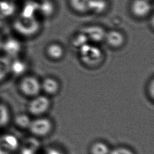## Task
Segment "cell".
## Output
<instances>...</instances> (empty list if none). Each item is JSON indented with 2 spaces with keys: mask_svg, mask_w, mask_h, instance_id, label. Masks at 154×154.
Here are the masks:
<instances>
[{
  "mask_svg": "<svg viewBox=\"0 0 154 154\" xmlns=\"http://www.w3.org/2000/svg\"><path fill=\"white\" fill-rule=\"evenodd\" d=\"M27 64L26 62L19 57L11 60L10 63V75L14 76H23L27 70Z\"/></svg>",
  "mask_w": 154,
  "mask_h": 154,
  "instance_id": "7c38bea8",
  "label": "cell"
},
{
  "mask_svg": "<svg viewBox=\"0 0 154 154\" xmlns=\"http://www.w3.org/2000/svg\"><path fill=\"white\" fill-rule=\"evenodd\" d=\"M72 45L74 48L79 49L80 48L85 45V44L89 43V41L83 31L79 32L76 33L73 37L72 40Z\"/></svg>",
  "mask_w": 154,
  "mask_h": 154,
  "instance_id": "d6986e66",
  "label": "cell"
},
{
  "mask_svg": "<svg viewBox=\"0 0 154 154\" xmlns=\"http://www.w3.org/2000/svg\"><path fill=\"white\" fill-rule=\"evenodd\" d=\"M107 4L106 0H91L90 11L96 14L102 13L106 10Z\"/></svg>",
  "mask_w": 154,
  "mask_h": 154,
  "instance_id": "ffe728a7",
  "label": "cell"
},
{
  "mask_svg": "<svg viewBox=\"0 0 154 154\" xmlns=\"http://www.w3.org/2000/svg\"><path fill=\"white\" fill-rule=\"evenodd\" d=\"M89 151L90 154H109L111 149L105 142L97 141L91 144Z\"/></svg>",
  "mask_w": 154,
  "mask_h": 154,
  "instance_id": "ac0fdd59",
  "label": "cell"
},
{
  "mask_svg": "<svg viewBox=\"0 0 154 154\" xmlns=\"http://www.w3.org/2000/svg\"><path fill=\"white\" fill-rule=\"evenodd\" d=\"M60 85L58 80L53 77L45 78L41 82V89L46 96H54L60 91Z\"/></svg>",
  "mask_w": 154,
  "mask_h": 154,
  "instance_id": "30bf717a",
  "label": "cell"
},
{
  "mask_svg": "<svg viewBox=\"0 0 154 154\" xmlns=\"http://www.w3.org/2000/svg\"><path fill=\"white\" fill-rule=\"evenodd\" d=\"M153 9L150 0H133L130 5V10L137 18H143L149 15Z\"/></svg>",
  "mask_w": 154,
  "mask_h": 154,
  "instance_id": "52a82bcc",
  "label": "cell"
},
{
  "mask_svg": "<svg viewBox=\"0 0 154 154\" xmlns=\"http://www.w3.org/2000/svg\"><path fill=\"white\" fill-rule=\"evenodd\" d=\"M16 10V5L13 0H0V14L5 19L12 17Z\"/></svg>",
  "mask_w": 154,
  "mask_h": 154,
  "instance_id": "5bb4252c",
  "label": "cell"
},
{
  "mask_svg": "<svg viewBox=\"0 0 154 154\" xmlns=\"http://www.w3.org/2000/svg\"><path fill=\"white\" fill-rule=\"evenodd\" d=\"M47 56L51 60H59L64 55V50L63 47L58 43H51L46 48Z\"/></svg>",
  "mask_w": 154,
  "mask_h": 154,
  "instance_id": "4fadbf2b",
  "label": "cell"
},
{
  "mask_svg": "<svg viewBox=\"0 0 154 154\" xmlns=\"http://www.w3.org/2000/svg\"><path fill=\"white\" fill-rule=\"evenodd\" d=\"M12 26L14 31L20 35L30 37L39 31L41 24L37 17H25L19 15L13 20Z\"/></svg>",
  "mask_w": 154,
  "mask_h": 154,
  "instance_id": "6da1fadb",
  "label": "cell"
},
{
  "mask_svg": "<svg viewBox=\"0 0 154 154\" xmlns=\"http://www.w3.org/2000/svg\"><path fill=\"white\" fill-rule=\"evenodd\" d=\"M30 132L34 136L43 138L48 136L53 130L52 121L46 117H35L31 120L28 128Z\"/></svg>",
  "mask_w": 154,
  "mask_h": 154,
  "instance_id": "277c9868",
  "label": "cell"
},
{
  "mask_svg": "<svg viewBox=\"0 0 154 154\" xmlns=\"http://www.w3.org/2000/svg\"><path fill=\"white\" fill-rule=\"evenodd\" d=\"M55 11V5L52 0H41L38 1V13L45 17H50Z\"/></svg>",
  "mask_w": 154,
  "mask_h": 154,
  "instance_id": "9a60e30c",
  "label": "cell"
},
{
  "mask_svg": "<svg viewBox=\"0 0 154 154\" xmlns=\"http://www.w3.org/2000/svg\"><path fill=\"white\" fill-rule=\"evenodd\" d=\"M31 120L28 115L21 114L15 119V123L17 126L22 129H28Z\"/></svg>",
  "mask_w": 154,
  "mask_h": 154,
  "instance_id": "44dd1931",
  "label": "cell"
},
{
  "mask_svg": "<svg viewBox=\"0 0 154 154\" xmlns=\"http://www.w3.org/2000/svg\"><path fill=\"white\" fill-rule=\"evenodd\" d=\"M78 52L81 61L89 67L98 66L103 59V54L100 48L90 42L80 48Z\"/></svg>",
  "mask_w": 154,
  "mask_h": 154,
  "instance_id": "7a4b0ae2",
  "label": "cell"
},
{
  "mask_svg": "<svg viewBox=\"0 0 154 154\" xmlns=\"http://www.w3.org/2000/svg\"><path fill=\"white\" fill-rule=\"evenodd\" d=\"M5 18L0 14V29L2 28L5 24Z\"/></svg>",
  "mask_w": 154,
  "mask_h": 154,
  "instance_id": "cb8c5ba5",
  "label": "cell"
},
{
  "mask_svg": "<svg viewBox=\"0 0 154 154\" xmlns=\"http://www.w3.org/2000/svg\"><path fill=\"white\" fill-rule=\"evenodd\" d=\"M17 88L22 95L31 99L40 94L42 91L41 82L32 75L22 76L18 82Z\"/></svg>",
  "mask_w": 154,
  "mask_h": 154,
  "instance_id": "3957f363",
  "label": "cell"
},
{
  "mask_svg": "<svg viewBox=\"0 0 154 154\" xmlns=\"http://www.w3.org/2000/svg\"><path fill=\"white\" fill-rule=\"evenodd\" d=\"M150 1H151V0H150Z\"/></svg>",
  "mask_w": 154,
  "mask_h": 154,
  "instance_id": "d4e9b609",
  "label": "cell"
},
{
  "mask_svg": "<svg viewBox=\"0 0 154 154\" xmlns=\"http://www.w3.org/2000/svg\"><path fill=\"white\" fill-rule=\"evenodd\" d=\"M104 41L112 48H119L125 44V37L121 31L111 29L106 31Z\"/></svg>",
  "mask_w": 154,
  "mask_h": 154,
  "instance_id": "9c48e42d",
  "label": "cell"
},
{
  "mask_svg": "<svg viewBox=\"0 0 154 154\" xmlns=\"http://www.w3.org/2000/svg\"><path fill=\"white\" fill-rule=\"evenodd\" d=\"M109 154H135V153L129 147L118 146L111 149Z\"/></svg>",
  "mask_w": 154,
  "mask_h": 154,
  "instance_id": "7402d4cb",
  "label": "cell"
},
{
  "mask_svg": "<svg viewBox=\"0 0 154 154\" xmlns=\"http://www.w3.org/2000/svg\"><path fill=\"white\" fill-rule=\"evenodd\" d=\"M51 100L48 96L38 94L31 98L28 105V112L35 117L43 116L50 109Z\"/></svg>",
  "mask_w": 154,
  "mask_h": 154,
  "instance_id": "5b68a950",
  "label": "cell"
},
{
  "mask_svg": "<svg viewBox=\"0 0 154 154\" xmlns=\"http://www.w3.org/2000/svg\"><path fill=\"white\" fill-rule=\"evenodd\" d=\"M38 1L28 0L22 7L19 16L25 17H35L38 13Z\"/></svg>",
  "mask_w": 154,
  "mask_h": 154,
  "instance_id": "8fae6325",
  "label": "cell"
},
{
  "mask_svg": "<svg viewBox=\"0 0 154 154\" xmlns=\"http://www.w3.org/2000/svg\"><path fill=\"white\" fill-rule=\"evenodd\" d=\"M72 8L78 13H86L90 10L91 0H69Z\"/></svg>",
  "mask_w": 154,
  "mask_h": 154,
  "instance_id": "e0dca14e",
  "label": "cell"
},
{
  "mask_svg": "<svg viewBox=\"0 0 154 154\" xmlns=\"http://www.w3.org/2000/svg\"><path fill=\"white\" fill-rule=\"evenodd\" d=\"M82 31L86 35L89 42L97 43L104 41L106 31L101 26L97 25H91L85 26Z\"/></svg>",
  "mask_w": 154,
  "mask_h": 154,
  "instance_id": "ba28073f",
  "label": "cell"
},
{
  "mask_svg": "<svg viewBox=\"0 0 154 154\" xmlns=\"http://www.w3.org/2000/svg\"><path fill=\"white\" fill-rule=\"evenodd\" d=\"M10 63L11 59L3 54H0V84L10 75Z\"/></svg>",
  "mask_w": 154,
  "mask_h": 154,
  "instance_id": "2e32d148",
  "label": "cell"
},
{
  "mask_svg": "<svg viewBox=\"0 0 154 154\" xmlns=\"http://www.w3.org/2000/svg\"><path fill=\"white\" fill-rule=\"evenodd\" d=\"M148 94L149 95H150V98L152 99H153V90H154V81L153 79L152 78L151 79V81H150L149 85H148Z\"/></svg>",
  "mask_w": 154,
  "mask_h": 154,
  "instance_id": "603a6c76",
  "label": "cell"
},
{
  "mask_svg": "<svg viewBox=\"0 0 154 154\" xmlns=\"http://www.w3.org/2000/svg\"><path fill=\"white\" fill-rule=\"evenodd\" d=\"M1 49L3 54L10 59L19 57L22 49V45L20 41L14 37H9L3 40Z\"/></svg>",
  "mask_w": 154,
  "mask_h": 154,
  "instance_id": "8992f818",
  "label": "cell"
}]
</instances>
